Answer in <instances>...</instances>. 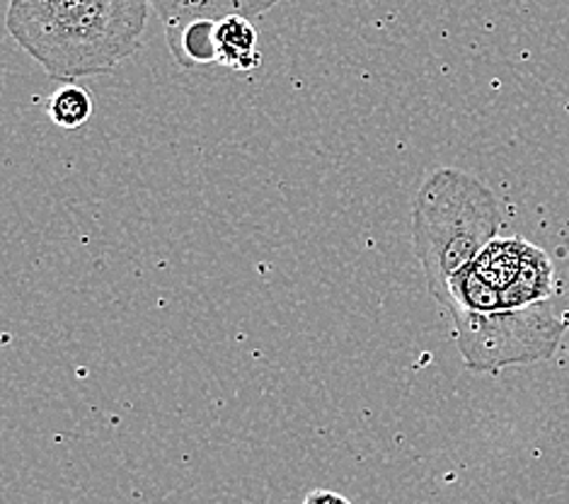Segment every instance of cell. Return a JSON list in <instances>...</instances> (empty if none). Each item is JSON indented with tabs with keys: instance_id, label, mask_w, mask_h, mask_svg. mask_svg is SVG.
<instances>
[{
	"instance_id": "cell-10",
	"label": "cell",
	"mask_w": 569,
	"mask_h": 504,
	"mask_svg": "<svg viewBox=\"0 0 569 504\" xmlns=\"http://www.w3.org/2000/svg\"><path fill=\"white\" fill-rule=\"evenodd\" d=\"M274 3H279V0H274Z\"/></svg>"
},
{
	"instance_id": "cell-2",
	"label": "cell",
	"mask_w": 569,
	"mask_h": 504,
	"mask_svg": "<svg viewBox=\"0 0 569 504\" xmlns=\"http://www.w3.org/2000/svg\"><path fill=\"white\" fill-rule=\"evenodd\" d=\"M501 207L492 189L456 168L433 170L412 201V243L427 289L441 304L449 284L499 238Z\"/></svg>"
},
{
	"instance_id": "cell-8",
	"label": "cell",
	"mask_w": 569,
	"mask_h": 504,
	"mask_svg": "<svg viewBox=\"0 0 569 504\" xmlns=\"http://www.w3.org/2000/svg\"><path fill=\"white\" fill-rule=\"evenodd\" d=\"M47 112L57 127L80 129L92 117V98L83 86L66 83L49 98Z\"/></svg>"
},
{
	"instance_id": "cell-4",
	"label": "cell",
	"mask_w": 569,
	"mask_h": 504,
	"mask_svg": "<svg viewBox=\"0 0 569 504\" xmlns=\"http://www.w3.org/2000/svg\"><path fill=\"white\" fill-rule=\"evenodd\" d=\"M468 267L499 294L501 308L546 304L555 291L550 257L521 238H495Z\"/></svg>"
},
{
	"instance_id": "cell-1",
	"label": "cell",
	"mask_w": 569,
	"mask_h": 504,
	"mask_svg": "<svg viewBox=\"0 0 569 504\" xmlns=\"http://www.w3.org/2000/svg\"><path fill=\"white\" fill-rule=\"evenodd\" d=\"M148 0H10L8 32L51 78L112 73L143 45Z\"/></svg>"
},
{
	"instance_id": "cell-9",
	"label": "cell",
	"mask_w": 569,
	"mask_h": 504,
	"mask_svg": "<svg viewBox=\"0 0 569 504\" xmlns=\"http://www.w3.org/2000/svg\"><path fill=\"white\" fill-rule=\"evenodd\" d=\"M303 504H351L345 495L340 493H332V490H310V493L306 495Z\"/></svg>"
},
{
	"instance_id": "cell-3",
	"label": "cell",
	"mask_w": 569,
	"mask_h": 504,
	"mask_svg": "<svg viewBox=\"0 0 569 504\" xmlns=\"http://www.w3.org/2000/svg\"><path fill=\"white\" fill-rule=\"evenodd\" d=\"M456 343L470 372H499L550 359L560 347L567 323L550 302L528 308H501L487 313L458 310Z\"/></svg>"
},
{
	"instance_id": "cell-6",
	"label": "cell",
	"mask_w": 569,
	"mask_h": 504,
	"mask_svg": "<svg viewBox=\"0 0 569 504\" xmlns=\"http://www.w3.org/2000/svg\"><path fill=\"white\" fill-rule=\"evenodd\" d=\"M216 63L238 73H252L260 66L257 30L248 18H226L216 22Z\"/></svg>"
},
{
	"instance_id": "cell-7",
	"label": "cell",
	"mask_w": 569,
	"mask_h": 504,
	"mask_svg": "<svg viewBox=\"0 0 569 504\" xmlns=\"http://www.w3.org/2000/svg\"><path fill=\"white\" fill-rule=\"evenodd\" d=\"M216 22H192L180 30H168V45L174 61L184 68L216 63Z\"/></svg>"
},
{
	"instance_id": "cell-5",
	"label": "cell",
	"mask_w": 569,
	"mask_h": 504,
	"mask_svg": "<svg viewBox=\"0 0 569 504\" xmlns=\"http://www.w3.org/2000/svg\"><path fill=\"white\" fill-rule=\"evenodd\" d=\"M166 22V30H180L192 22H221L226 18L254 20L272 10L274 0H148Z\"/></svg>"
}]
</instances>
